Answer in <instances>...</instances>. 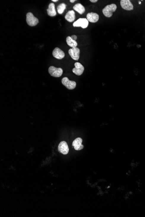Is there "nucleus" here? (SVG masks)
I'll return each mask as SVG.
<instances>
[{
	"instance_id": "1",
	"label": "nucleus",
	"mask_w": 145,
	"mask_h": 217,
	"mask_svg": "<svg viewBox=\"0 0 145 217\" xmlns=\"http://www.w3.org/2000/svg\"><path fill=\"white\" fill-rule=\"evenodd\" d=\"M117 8V5L114 4L107 5L103 9V14L106 17H111L113 15V13L116 11Z\"/></svg>"
},
{
	"instance_id": "2",
	"label": "nucleus",
	"mask_w": 145,
	"mask_h": 217,
	"mask_svg": "<svg viewBox=\"0 0 145 217\" xmlns=\"http://www.w3.org/2000/svg\"><path fill=\"white\" fill-rule=\"evenodd\" d=\"M26 22L29 26L34 27L38 24L39 20L34 16L32 13L29 12L26 15Z\"/></svg>"
},
{
	"instance_id": "3",
	"label": "nucleus",
	"mask_w": 145,
	"mask_h": 217,
	"mask_svg": "<svg viewBox=\"0 0 145 217\" xmlns=\"http://www.w3.org/2000/svg\"><path fill=\"white\" fill-rule=\"evenodd\" d=\"M48 72L51 76L55 77H60L62 75L63 71L61 68H56L51 66L49 68Z\"/></svg>"
},
{
	"instance_id": "4",
	"label": "nucleus",
	"mask_w": 145,
	"mask_h": 217,
	"mask_svg": "<svg viewBox=\"0 0 145 217\" xmlns=\"http://www.w3.org/2000/svg\"><path fill=\"white\" fill-rule=\"evenodd\" d=\"M61 82L63 85L69 90L74 89L76 87V82L75 81H71L67 77L63 78Z\"/></svg>"
},
{
	"instance_id": "5",
	"label": "nucleus",
	"mask_w": 145,
	"mask_h": 217,
	"mask_svg": "<svg viewBox=\"0 0 145 217\" xmlns=\"http://www.w3.org/2000/svg\"><path fill=\"white\" fill-rule=\"evenodd\" d=\"M89 21L86 18H79L73 24L74 27H81L82 28H86L88 26Z\"/></svg>"
},
{
	"instance_id": "6",
	"label": "nucleus",
	"mask_w": 145,
	"mask_h": 217,
	"mask_svg": "<svg viewBox=\"0 0 145 217\" xmlns=\"http://www.w3.org/2000/svg\"><path fill=\"white\" fill-rule=\"evenodd\" d=\"M68 53L73 60L76 61L79 60L80 50L78 48H72L69 49Z\"/></svg>"
},
{
	"instance_id": "7",
	"label": "nucleus",
	"mask_w": 145,
	"mask_h": 217,
	"mask_svg": "<svg viewBox=\"0 0 145 217\" xmlns=\"http://www.w3.org/2000/svg\"><path fill=\"white\" fill-rule=\"evenodd\" d=\"M59 151L63 155H66L69 153V149L66 141H61L58 147Z\"/></svg>"
},
{
	"instance_id": "8",
	"label": "nucleus",
	"mask_w": 145,
	"mask_h": 217,
	"mask_svg": "<svg viewBox=\"0 0 145 217\" xmlns=\"http://www.w3.org/2000/svg\"><path fill=\"white\" fill-rule=\"evenodd\" d=\"M75 68L73 69V73L77 75H80L83 73L85 70L84 66L79 62H77L74 64Z\"/></svg>"
},
{
	"instance_id": "9",
	"label": "nucleus",
	"mask_w": 145,
	"mask_h": 217,
	"mask_svg": "<svg viewBox=\"0 0 145 217\" xmlns=\"http://www.w3.org/2000/svg\"><path fill=\"white\" fill-rule=\"evenodd\" d=\"M120 5L123 9L127 11H131L133 9V5L130 0H121Z\"/></svg>"
},
{
	"instance_id": "10",
	"label": "nucleus",
	"mask_w": 145,
	"mask_h": 217,
	"mask_svg": "<svg viewBox=\"0 0 145 217\" xmlns=\"http://www.w3.org/2000/svg\"><path fill=\"white\" fill-rule=\"evenodd\" d=\"M53 55L55 58L58 60H62L65 57V53L60 49L56 47L53 50Z\"/></svg>"
},
{
	"instance_id": "11",
	"label": "nucleus",
	"mask_w": 145,
	"mask_h": 217,
	"mask_svg": "<svg viewBox=\"0 0 145 217\" xmlns=\"http://www.w3.org/2000/svg\"><path fill=\"white\" fill-rule=\"evenodd\" d=\"M83 140L80 137L76 138L73 141L72 145L76 150H80L84 148V146L82 143Z\"/></svg>"
},
{
	"instance_id": "12",
	"label": "nucleus",
	"mask_w": 145,
	"mask_h": 217,
	"mask_svg": "<svg viewBox=\"0 0 145 217\" xmlns=\"http://www.w3.org/2000/svg\"><path fill=\"white\" fill-rule=\"evenodd\" d=\"M87 19L91 23H96L99 20V15L97 13L91 12L87 15Z\"/></svg>"
},
{
	"instance_id": "13",
	"label": "nucleus",
	"mask_w": 145,
	"mask_h": 217,
	"mask_svg": "<svg viewBox=\"0 0 145 217\" xmlns=\"http://www.w3.org/2000/svg\"><path fill=\"white\" fill-rule=\"evenodd\" d=\"M47 11V14L50 16L54 17L57 15V12L55 10V4L53 3L50 4Z\"/></svg>"
},
{
	"instance_id": "14",
	"label": "nucleus",
	"mask_w": 145,
	"mask_h": 217,
	"mask_svg": "<svg viewBox=\"0 0 145 217\" xmlns=\"http://www.w3.org/2000/svg\"><path fill=\"white\" fill-rule=\"evenodd\" d=\"M65 18L69 22H73L76 18L75 13L73 10L68 11L65 16Z\"/></svg>"
},
{
	"instance_id": "15",
	"label": "nucleus",
	"mask_w": 145,
	"mask_h": 217,
	"mask_svg": "<svg viewBox=\"0 0 145 217\" xmlns=\"http://www.w3.org/2000/svg\"><path fill=\"white\" fill-rule=\"evenodd\" d=\"M73 9L79 13L80 15H83L85 12V8L83 5L80 3L77 4L73 7Z\"/></svg>"
},
{
	"instance_id": "16",
	"label": "nucleus",
	"mask_w": 145,
	"mask_h": 217,
	"mask_svg": "<svg viewBox=\"0 0 145 217\" xmlns=\"http://www.w3.org/2000/svg\"><path fill=\"white\" fill-rule=\"evenodd\" d=\"M66 41H67V45L72 48L77 47V41L73 40L71 36H67L66 38Z\"/></svg>"
},
{
	"instance_id": "17",
	"label": "nucleus",
	"mask_w": 145,
	"mask_h": 217,
	"mask_svg": "<svg viewBox=\"0 0 145 217\" xmlns=\"http://www.w3.org/2000/svg\"><path fill=\"white\" fill-rule=\"evenodd\" d=\"M66 8V4H65L63 3L60 4L57 7V10H58V13L60 15H61L64 12V10Z\"/></svg>"
},
{
	"instance_id": "18",
	"label": "nucleus",
	"mask_w": 145,
	"mask_h": 217,
	"mask_svg": "<svg viewBox=\"0 0 145 217\" xmlns=\"http://www.w3.org/2000/svg\"><path fill=\"white\" fill-rule=\"evenodd\" d=\"M71 37L72 39L73 40H74V41H76V40H77V36L72 35L71 36Z\"/></svg>"
},
{
	"instance_id": "19",
	"label": "nucleus",
	"mask_w": 145,
	"mask_h": 217,
	"mask_svg": "<svg viewBox=\"0 0 145 217\" xmlns=\"http://www.w3.org/2000/svg\"><path fill=\"white\" fill-rule=\"evenodd\" d=\"M90 2H91L92 3H96L98 1L97 0H90Z\"/></svg>"
},
{
	"instance_id": "20",
	"label": "nucleus",
	"mask_w": 145,
	"mask_h": 217,
	"mask_svg": "<svg viewBox=\"0 0 145 217\" xmlns=\"http://www.w3.org/2000/svg\"><path fill=\"white\" fill-rule=\"evenodd\" d=\"M70 1L71 2V3H74L75 1V0H70Z\"/></svg>"
},
{
	"instance_id": "21",
	"label": "nucleus",
	"mask_w": 145,
	"mask_h": 217,
	"mask_svg": "<svg viewBox=\"0 0 145 217\" xmlns=\"http://www.w3.org/2000/svg\"><path fill=\"white\" fill-rule=\"evenodd\" d=\"M52 1L57 2L58 1V0H52Z\"/></svg>"
},
{
	"instance_id": "22",
	"label": "nucleus",
	"mask_w": 145,
	"mask_h": 217,
	"mask_svg": "<svg viewBox=\"0 0 145 217\" xmlns=\"http://www.w3.org/2000/svg\"><path fill=\"white\" fill-rule=\"evenodd\" d=\"M141 1H139V4H141Z\"/></svg>"
}]
</instances>
